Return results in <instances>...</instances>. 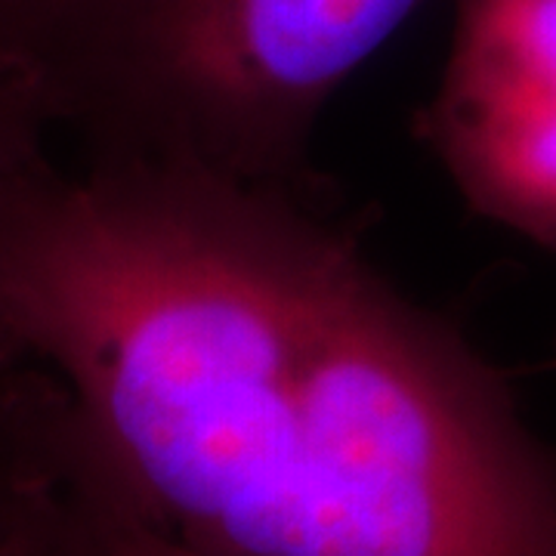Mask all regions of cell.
<instances>
[{
	"label": "cell",
	"mask_w": 556,
	"mask_h": 556,
	"mask_svg": "<svg viewBox=\"0 0 556 556\" xmlns=\"http://www.w3.org/2000/svg\"><path fill=\"white\" fill-rule=\"evenodd\" d=\"M31 0H0V43L7 38V31L13 28V22L20 20L22 10L28 7Z\"/></svg>",
	"instance_id": "cell-7"
},
{
	"label": "cell",
	"mask_w": 556,
	"mask_h": 556,
	"mask_svg": "<svg viewBox=\"0 0 556 556\" xmlns=\"http://www.w3.org/2000/svg\"><path fill=\"white\" fill-rule=\"evenodd\" d=\"M50 130L38 90L16 68L0 65V174L47 155Z\"/></svg>",
	"instance_id": "cell-5"
},
{
	"label": "cell",
	"mask_w": 556,
	"mask_h": 556,
	"mask_svg": "<svg viewBox=\"0 0 556 556\" xmlns=\"http://www.w3.org/2000/svg\"><path fill=\"white\" fill-rule=\"evenodd\" d=\"M415 137L482 219L556 254V0H452Z\"/></svg>",
	"instance_id": "cell-3"
},
{
	"label": "cell",
	"mask_w": 556,
	"mask_h": 556,
	"mask_svg": "<svg viewBox=\"0 0 556 556\" xmlns=\"http://www.w3.org/2000/svg\"><path fill=\"white\" fill-rule=\"evenodd\" d=\"M22 455L13 399L7 380L0 378V556H13V529H16V507H20Z\"/></svg>",
	"instance_id": "cell-6"
},
{
	"label": "cell",
	"mask_w": 556,
	"mask_h": 556,
	"mask_svg": "<svg viewBox=\"0 0 556 556\" xmlns=\"http://www.w3.org/2000/svg\"><path fill=\"white\" fill-rule=\"evenodd\" d=\"M219 556H556V452L321 195L50 155L0 174V371Z\"/></svg>",
	"instance_id": "cell-1"
},
{
	"label": "cell",
	"mask_w": 556,
	"mask_h": 556,
	"mask_svg": "<svg viewBox=\"0 0 556 556\" xmlns=\"http://www.w3.org/2000/svg\"><path fill=\"white\" fill-rule=\"evenodd\" d=\"M427 0H31L0 65L84 159L321 195L325 105Z\"/></svg>",
	"instance_id": "cell-2"
},
{
	"label": "cell",
	"mask_w": 556,
	"mask_h": 556,
	"mask_svg": "<svg viewBox=\"0 0 556 556\" xmlns=\"http://www.w3.org/2000/svg\"><path fill=\"white\" fill-rule=\"evenodd\" d=\"M7 380L22 455L13 556H219L134 495L53 375L10 368Z\"/></svg>",
	"instance_id": "cell-4"
}]
</instances>
